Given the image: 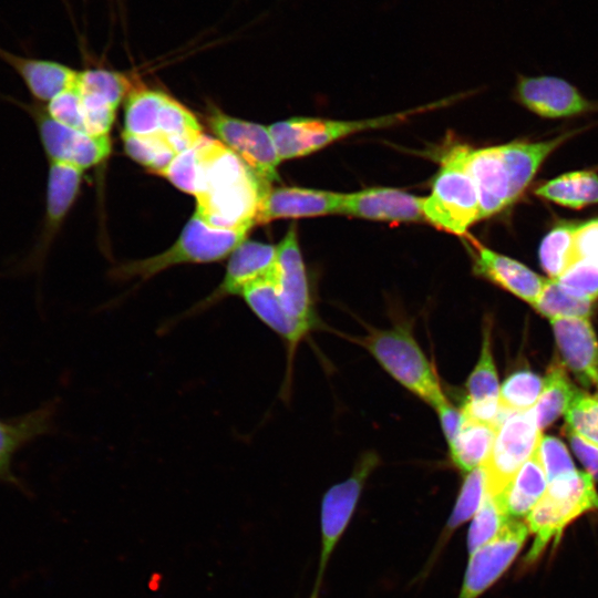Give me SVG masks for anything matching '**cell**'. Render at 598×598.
Masks as SVG:
<instances>
[{
	"label": "cell",
	"mask_w": 598,
	"mask_h": 598,
	"mask_svg": "<svg viewBox=\"0 0 598 598\" xmlns=\"http://www.w3.org/2000/svg\"><path fill=\"white\" fill-rule=\"evenodd\" d=\"M379 463L373 452L362 455L350 477L330 487L321 504V550L319 559L318 582L340 537L355 511L364 484Z\"/></svg>",
	"instance_id": "9c48e42d"
},
{
	"label": "cell",
	"mask_w": 598,
	"mask_h": 598,
	"mask_svg": "<svg viewBox=\"0 0 598 598\" xmlns=\"http://www.w3.org/2000/svg\"><path fill=\"white\" fill-rule=\"evenodd\" d=\"M420 109L359 121L293 117L270 125L269 132L281 161L307 156L329 144L367 130L398 124Z\"/></svg>",
	"instance_id": "8992f818"
},
{
	"label": "cell",
	"mask_w": 598,
	"mask_h": 598,
	"mask_svg": "<svg viewBox=\"0 0 598 598\" xmlns=\"http://www.w3.org/2000/svg\"><path fill=\"white\" fill-rule=\"evenodd\" d=\"M497 426L464 419L458 434L448 445L454 465L465 473L482 466L492 448Z\"/></svg>",
	"instance_id": "83f0119b"
},
{
	"label": "cell",
	"mask_w": 598,
	"mask_h": 598,
	"mask_svg": "<svg viewBox=\"0 0 598 598\" xmlns=\"http://www.w3.org/2000/svg\"><path fill=\"white\" fill-rule=\"evenodd\" d=\"M424 198L390 187L344 194L341 214L370 220L411 223L425 220Z\"/></svg>",
	"instance_id": "e0dca14e"
},
{
	"label": "cell",
	"mask_w": 598,
	"mask_h": 598,
	"mask_svg": "<svg viewBox=\"0 0 598 598\" xmlns=\"http://www.w3.org/2000/svg\"><path fill=\"white\" fill-rule=\"evenodd\" d=\"M467 145H454L441 158L431 194L423 200L425 220L456 235L481 219V207L475 183L468 168Z\"/></svg>",
	"instance_id": "3957f363"
},
{
	"label": "cell",
	"mask_w": 598,
	"mask_h": 598,
	"mask_svg": "<svg viewBox=\"0 0 598 598\" xmlns=\"http://www.w3.org/2000/svg\"><path fill=\"white\" fill-rule=\"evenodd\" d=\"M555 280L574 297L592 302L598 298V265L576 261Z\"/></svg>",
	"instance_id": "ab89813d"
},
{
	"label": "cell",
	"mask_w": 598,
	"mask_h": 598,
	"mask_svg": "<svg viewBox=\"0 0 598 598\" xmlns=\"http://www.w3.org/2000/svg\"><path fill=\"white\" fill-rule=\"evenodd\" d=\"M486 497V478L482 466L468 472L448 517L443 536H450L462 524L473 518Z\"/></svg>",
	"instance_id": "e575fe53"
},
{
	"label": "cell",
	"mask_w": 598,
	"mask_h": 598,
	"mask_svg": "<svg viewBox=\"0 0 598 598\" xmlns=\"http://www.w3.org/2000/svg\"><path fill=\"white\" fill-rule=\"evenodd\" d=\"M271 276L285 313L308 333L316 321L295 225L290 226L282 240L277 245V258Z\"/></svg>",
	"instance_id": "8fae6325"
},
{
	"label": "cell",
	"mask_w": 598,
	"mask_h": 598,
	"mask_svg": "<svg viewBox=\"0 0 598 598\" xmlns=\"http://www.w3.org/2000/svg\"><path fill=\"white\" fill-rule=\"evenodd\" d=\"M474 274L505 289L534 308L547 280L520 261L489 249L470 238Z\"/></svg>",
	"instance_id": "2e32d148"
},
{
	"label": "cell",
	"mask_w": 598,
	"mask_h": 598,
	"mask_svg": "<svg viewBox=\"0 0 598 598\" xmlns=\"http://www.w3.org/2000/svg\"><path fill=\"white\" fill-rule=\"evenodd\" d=\"M468 168L478 194L481 219L494 216L514 204L499 145L471 147Z\"/></svg>",
	"instance_id": "7402d4cb"
},
{
	"label": "cell",
	"mask_w": 598,
	"mask_h": 598,
	"mask_svg": "<svg viewBox=\"0 0 598 598\" xmlns=\"http://www.w3.org/2000/svg\"><path fill=\"white\" fill-rule=\"evenodd\" d=\"M45 213L39 240L25 264L39 269L49 247L79 194L83 169L64 162L49 161Z\"/></svg>",
	"instance_id": "9a60e30c"
},
{
	"label": "cell",
	"mask_w": 598,
	"mask_h": 598,
	"mask_svg": "<svg viewBox=\"0 0 598 598\" xmlns=\"http://www.w3.org/2000/svg\"><path fill=\"white\" fill-rule=\"evenodd\" d=\"M534 195L570 209L598 204V174L582 169L561 174L539 184Z\"/></svg>",
	"instance_id": "4316f807"
},
{
	"label": "cell",
	"mask_w": 598,
	"mask_h": 598,
	"mask_svg": "<svg viewBox=\"0 0 598 598\" xmlns=\"http://www.w3.org/2000/svg\"><path fill=\"white\" fill-rule=\"evenodd\" d=\"M547 488L538 446L522 465L505 489L493 496L511 519L526 518Z\"/></svg>",
	"instance_id": "484cf974"
},
{
	"label": "cell",
	"mask_w": 598,
	"mask_h": 598,
	"mask_svg": "<svg viewBox=\"0 0 598 598\" xmlns=\"http://www.w3.org/2000/svg\"><path fill=\"white\" fill-rule=\"evenodd\" d=\"M123 142L131 158L157 175L178 154L169 137L158 130L147 134L123 132Z\"/></svg>",
	"instance_id": "f546056e"
},
{
	"label": "cell",
	"mask_w": 598,
	"mask_h": 598,
	"mask_svg": "<svg viewBox=\"0 0 598 598\" xmlns=\"http://www.w3.org/2000/svg\"><path fill=\"white\" fill-rule=\"evenodd\" d=\"M549 320L565 364L582 385L598 388V340L589 318Z\"/></svg>",
	"instance_id": "ac0fdd59"
},
{
	"label": "cell",
	"mask_w": 598,
	"mask_h": 598,
	"mask_svg": "<svg viewBox=\"0 0 598 598\" xmlns=\"http://www.w3.org/2000/svg\"><path fill=\"white\" fill-rule=\"evenodd\" d=\"M35 123L49 161L64 162L81 169L105 159L111 152L109 135H91L53 120L42 103H20Z\"/></svg>",
	"instance_id": "ba28073f"
},
{
	"label": "cell",
	"mask_w": 598,
	"mask_h": 598,
	"mask_svg": "<svg viewBox=\"0 0 598 598\" xmlns=\"http://www.w3.org/2000/svg\"><path fill=\"white\" fill-rule=\"evenodd\" d=\"M579 393L564 368L554 363L547 372L543 392L534 406L539 429L547 427L563 413L565 414Z\"/></svg>",
	"instance_id": "f1b7e54d"
},
{
	"label": "cell",
	"mask_w": 598,
	"mask_h": 598,
	"mask_svg": "<svg viewBox=\"0 0 598 598\" xmlns=\"http://www.w3.org/2000/svg\"><path fill=\"white\" fill-rule=\"evenodd\" d=\"M436 411L440 416L442 430L450 445L458 434L464 422L462 410L456 409L448 401H446L439 406Z\"/></svg>",
	"instance_id": "bcb514c9"
},
{
	"label": "cell",
	"mask_w": 598,
	"mask_h": 598,
	"mask_svg": "<svg viewBox=\"0 0 598 598\" xmlns=\"http://www.w3.org/2000/svg\"><path fill=\"white\" fill-rule=\"evenodd\" d=\"M158 131L169 137L178 153L194 146L203 136L193 113L168 95L159 112Z\"/></svg>",
	"instance_id": "1f68e13d"
},
{
	"label": "cell",
	"mask_w": 598,
	"mask_h": 598,
	"mask_svg": "<svg viewBox=\"0 0 598 598\" xmlns=\"http://www.w3.org/2000/svg\"><path fill=\"white\" fill-rule=\"evenodd\" d=\"M167 95L152 90L132 93L127 100L124 115V132L147 134L158 130L161 109Z\"/></svg>",
	"instance_id": "d6a6232c"
},
{
	"label": "cell",
	"mask_w": 598,
	"mask_h": 598,
	"mask_svg": "<svg viewBox=\"0 0 598 598\" xmlns=\"http://www.w3.org/2000/svg\"><path fill=\"white\" fill-rule=\"evenodd\" d=\"M56 403L49 402L11 419H0V482L22 488L12 470L14 455L54 426Z\"/></svg>",
	"instance_id": "44dd1931"
},
{
	"label": "cell",
	"mask_w": 598,
	"mask_h": 598,
	"mask_svg": "<svg viewBox=\"0 0 598 598\" xmlns=\"http://www.w3.org/2000/svg\"><path fill=\"white\" fill-rule=\"evenodd\" d=\"M240 297L264 324L285 340L288 351V365L283 388L287 389V384H289L291 378V367L296 349L308 333L292 322L285 313L279 301L271 271L249 285Z\"/></svg>",
	"instance_id": "603a6c76"
},
{
	"label": "cell",
	"mask_w": 598,
	"mask_h": 598,
	"mask_svg": "<svg viewBox=\"0 0 598 598\" xmlns=\"http://www.w3.org/2000/svg\"><path fill=\"white\" fill-rule=\"evenodd\" d=\"M75 84L53 97L44 105V109L53 120L72 128L85 132L81 94Z\"/></svg>",
	"instance_id": "7bdbcfd3"
},
{
	"label": "cell",
	"mask_w": 598,
	"mask_h": 598,
	"mask_svg": "<svg viewBox=\"0 0 598 598\" xmlns=\"http://www.w3.org/2000/svg\"><path fill=\"white\" fill-rule=\"evenodd\" d=\"M213 132L227 147L238 155L262 181L279 179L281 159L269 128L248 121L231 117L218 110L208 116Z\"/></svg>",
	"instance_id": "7c38bea8"
},
{
	"label": "cell",
	"mask_w": 598,
	"mask_h": 598,
	"mask_svg": "<svg viewBox=\"0 0 598 598\" xmlns=\"http://www.w3.org/2000/svg\"><path fill=\"white\" fill-rule=\"evenodd\" d=\"M576 226L577 223L574 221H560L545 235L540 243L539 262L550 279H557L576 262L574 243Z\"/></svg>",
	"instance_id": "4dcf8cb0"
},
{
	"label": "cell",
	"mask_w": 598,
	"mask_h": 598,
	"mask_svg": "<svg viewBox=\"0 0 598 598\" xmlns=\"http://www.w3.org/2000/svg\"><path fill=\"white\" fill-rule=\"evenodd\" d=\"M310 598H317V590L313 591L312 596Z\"/></svg>",
	"instance_id": "c3c4849f"
},
{
	"label": "cell",
	"mask_w": 598,
	"mask_h": 598,
	"mask_svg": "<svg viewBox=\"0 0 598 598\" xmlns=\"http://www.w3.org/2000/svg\"><path fill=\"white\" fill-rule=\"evenodd\" d=\"M568 435L598 448V399L579 393L565 413Z\"/></svg>",
	"instance_id": "74e56055"
},
{
	"label": "cell",
	"mask_w": 598,
	"mask_h": 598,
	"mask_svg": "<svg viewBox=\"0 0 598 598\" xmlns=\"http://www.w3.org/2000/svg\"><path fill=\"white\" fill-rule=\"evenodd\" d=\"M508 518L495 497L486 494V497L472 518L467 533V551L472 555L492 538H494Z\"/></svg>",
	"instance_id": "8d00e7d4"
},
{
	"label": "cell",
	"mask_w": 598,
	"mask_h": 598,
	"mask_svg": "<svg viewBox=\"0 0 598 598\" xmlns=\"http://www.w3.org/2000/svg\"><path fill=\"white\" fill-rule=\"evenodd\" d=\"M597 389H598V388H597ZM596 398L598 399V393H597Z\"/></svg>",
	"instance_id": "681fc988"
},
{
	"label": "cell",
	"mask_w": 598,
	"mask_h": 598,
	"mask_svg": "<svg viewBox=\"0 0 598 598\" xmlns=\"http://www.w3.org/2000/svg\"><path fill=\"white\" fill-rule=\"evenodd\" d=\"M539 429L534 408L503 412L492 448L482 464L486 494H501L538 446Z\"/></svg>",
	"instance_id": "52a82bcc"
},
{
	"label": "cell",
	"mask_w": 598,
	"mask_h": 598,
	"mask_svg": "<svg viewBox=\"0 0 598 598\" xmlns=\"http://www.w3.org/2000/svg\"><path fill=\"white\" fill-rule=\"evenodd\" d=\"M195 147V214L215 228L257 225L269 184L220 141L203 135Z\"/></svg>",
	"instance_id": "6da1fadb"
},
{
	"label": "cell",
	"mask_w": 598,
	"mask_h": 598,
	"mask_svg": "<svg viewBox=\"0 0 598 598\" xmlns=\"http://www.w3.org/2000/svg\"><path fill=\"white\" fill-rule=\"evenodd\" d=\"M538 448L547 483L577 471L566 446L558 439L542 435Z\"/></svg>",
	"instance_id": "60d3db41"
},
{
	"label": "cell",
	"mask_w": 598,
	"mask_h": 598,
	"mask_svg": "<svg viewBox=\"0 0 598 598\" xmlns=\"http://www.w3.org/2000/svg\"><path fill=\"white\" fill-rule=\"evenodd\" d=\"M80 94L85 133L109 135L115 118L116 107L100 96L81 92Z\"/></svg>",
	"instance_id": "b9f144b4"
},
{
	"label": "cell",
	"mask_w": 598,
	"mask_h": 598,
	"mask_svg": "<svg viewBox=\"0 0 598 598\" xmlns=\"http://www.w3.org/2000/svg\"><path fill=\"white\" fill-rule=\"evenodd\" d=\"M276 258L277 246L244 240L230 254L225 276L216 289L165 326L172 327L183 319L197 316L226 298L241 296L249 285L272 270Z\"/></svg>",
	"instance_id": "4fadbf2b"
},
{
	"label": "cell",
	"mask_w": 598,
	"mask_h": 598,
	"mask_svg": "<svg viewBox=\"0 0 598 598\" xmlns=\"http://www.w3.org/2000/svg\"><path fill=\"white\" fill-rule=\"evenodd\" d=\"M545 379L528 370L511 374L499 390L501 408L505 412L533 409L540 398Z\"/></svg>",
	"instance_id": "836d02e7"
},
{
	"label": "cell",
	"mask_w": 598,
	"mask_h": 598,
	"mask_svg": "<svg viewBox=\"0 0 598 598\" xmlns=\"http://www.w3.org/2000/svg\"><path fill=\"white\" fill-rule=\"evenodd\" d=\"M251 227L215 228L197 214L187 221L178 239L165 251L143 260L126 262L114 270L118 279L145 281L169 267L183 264H207L229 256Z\"/></svg>",
	"instance_id": "5b68a950"
},
{
	"label": "cell",
	"mask_w": 598,
	"mask_h": 598,
	"mask_svg": "<svg viewBox=\"0 0 598 598\" xmlns=\"http://www.w3.org/2000/svg\"><path fill=\"white\" fill-rule=\"evenodd\" d=\"M344 194L303 187H279L265 196L257 225L281 218L341 214Z\"/></svg>",
	"instance_id": "ffe728a7"
},
{
	"label": "cell",
	"mask_w": 598,
	"mask_h": 598,
	"mask_svg": "<svg viewBox=\"0 0 598 598\" xmlns=\"http://www.w3.org/2000/svg\"><path fill=\"white\" fill-rule=\"evenodd\" d=\"M467 395L461 408L465 420L498 424L503 410L499 383L492 352L491 324L486 323L480 359L466 381Z\"/></svg>",
	"instance_id": "d6986e66"
},
{
	"label": "cell",
	"mask_w": 598,
	"mask_h": 598,
	"mask_svg": "<svg viewBox=\"0 0 598 598\" xmlns=\"http://www.w3.org/2000/svg\"><path fill=\"white\" fill-rule=\"evenodd\" d=\"M574 243L576 261L598 265V217L577 223Z\"/></svg>",
	"instance_id": "f6af8a7d"
},
{
	"label": "cell",
	"mask_w": 598,
	"mask_h": 598,
	"mask_svg": "<svg viewBox=\"0 0 598 598\" xmlns=\"http://www.w3.org/2000/svg\"><path fill=\"white\" fill-rule=\"evenodd\" d=\"M0 58L21 76L38 103H48L73 86L78 71L58 62L24 58L0 49Z\"/></svg>",
	"instance_id": "d4e9b609"
},
{
	"label": "cell",
	"mask_w": 598,
	"mask_h": 598,
	"mask_svg": "<svg viewBox=\"0 0 598 598\" xmlns=\"http://www.w3.org/2000/svg\"><path fill=\"white\" fill-rule=\"evenodd\" d=\"M358 342L390 375L435 410L448 401L409 323L400 322L385 330H371L358 338Z\"/></svg>",
	"instance_id": "277c9868"
},
{
	"label": "cell",
	"mask_w": 598,
	"mask_h": 598,
	"mask_svg": "<svg viewBox=\"0 0 598 598\" xmlns=\"http://www.w3.org/2000/svg\"><path fill=\"white\" fill-rule=\"evenodd\" d=\"M592 301L566 292L555 279H548L535 309L549 319L588 317Z\"/></svg>",
	"instance_id": "d590c367"
},
{
	"label": "cell",
	"mask_w": 598,
	"mask_h": 598,
	"mask_svg": "<svg viewBox=\"0 0 598 598\" xmlns=\"http://www.w3.org/2000/svg\"><path fill=\"white\" fill-rule=\"evenodd\" d=\"M514 93L520 105L544 118H567L598 110V104L575 85L555 75H520Z\"/></svg>",
	"instance_id": "5bb4252c"
},
{
	"label": "cell",
	"mask_w": 598,
	"mask_h": 598,
	"mask_svg": "<svg viewBox=\"0 0 598 598\" xmlns=\"http://www.w3.org/2000/svg\"><path fill=\"white\" fill-rule=\"evenodd\" d=\"M529 530L525 520L508 519L498 534L470 555L457 598H478L512 565Z\"/></svg>",
	"instance_id": "30bf717a"
},
{
	"label": "cell",
	"mask_w": 598,
	"mask_h": 598,
	"mask_svg": "<svg viewBox=\"0 0 598 598\" xmlns=\"http://www.w3.org/2000/svg\"><path fill=\"white\" fill-rule=\"evenodd\" d=\"M577 133L579 130L568 131L549 140H523L499 145L513 203L520 198L546 158Z\"/></svg>",
	"instance_id": "cb8c5ba5"
},
{
	"label": "cell",
	"mask_w": 598,
	"mask_h": 598,
	"mask_svg": "<svg viewBox=\"0 0 598 598\" xmlns=\"http://www.w3.org/2000/svg\"><path fill=\"white\" fill-rule=\"evenodd\" d=\"M595 478L588 472L575 473L547 483V488L526 516V524L534 540L526 563L536 561L554 542L558 544L565 529L581 515L598 511V492Z\"/></svg>",
	"instance_id": "7a4b0ae2"
},
{
	"label": "cell",
	"mask_w": 598,
	"mask_h": 598,
	"mask_svg": "<svg viewBox=\"0 0 598 598\" xmlns=\"http://www.w3.org/2000/svg\"><path fill=\"white\" fill-rule=\"evenodd\" d=\"M570 443L574 452L578 458L582 462L588 473L594 477L598 478V448H595L578 437L569 435Z\"/></svg>",
	"instance_id": "7dc6e473"
},
{
	"label": "cell",
	"mask_w": 598,
	"mask_h": 598,
	"mask_svg": "<svg viewBox=\"0 0 598 598\" xmlns=\"http://www.w3.org/2000/svg\"><path fill=\"white\" fill-rule=\"evenodd\" d=\"M195 145L178 153L171 164L159 174L182 192L192 195L195 194L196 188Z\"/></svg>",
	"instance_id": "ee69618b"
},
{
	"label": "cell",
	"mask_w": 598,
	"mask_h": 598,
	"mask_svg": "<svg viewBox=\"0 0 598 598\" xmlns=\"http://www.w3.org/2000/svg\"><path fill=\"white\" fill-rule=\"evenodd\" d=\"M127 80L117 73L105 70L79 72L76 87L83 94H93L117 107L127 90Z\"/></svg>",
	"instance_id": "f35d334b"
}]
</instances>
